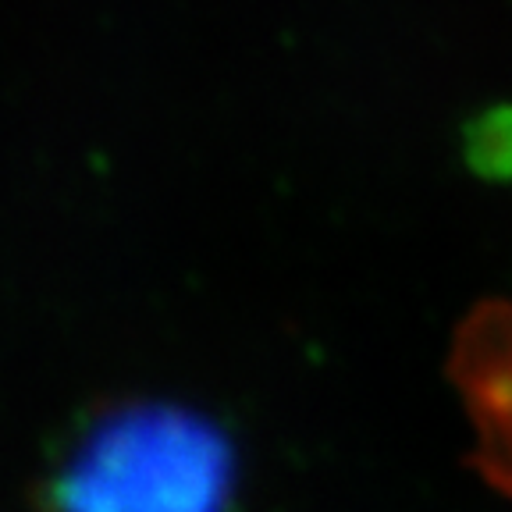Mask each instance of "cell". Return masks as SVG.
<instances>
[{"label": "cell", "instance_id": "6da1fadb", "mask_svg": "<svg viewBox=\"0 0 512 512\" xmlns=\"http://www.w3.org/2000/svg\"><path fill=\"white\" fill-rule=\"evenodd\" d=\"M235 452L207 416L128 402L89 420L43 488V512H232Z\"/></svg>", "mask_w": 512, "mask_h": 512}, {"label": "cell", "instance_id": "7a4b0ae2", "mask_svg": "<svg viewBox=\"0 0 512 512\" xmlns=\"http://www.w3.org/2000/svg\"><path fill=\"white\" fill-rule=\"evenodd\" d=\"M456 377L477 420L484 466L512 488V310H488L466 324Z\"/></svg>", "mask_w": 512, "mask_h": 512}]
</instances>
